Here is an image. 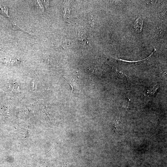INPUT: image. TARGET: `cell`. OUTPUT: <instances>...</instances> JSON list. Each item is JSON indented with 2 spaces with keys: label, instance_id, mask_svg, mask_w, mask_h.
<instances>
[{
  "label": "cell",
  "instance_id": "1",
  "mask_svg": "<svg viewBox=\"0 0 167 167\" xmlns=\"http://www.w3.org/2000/svg\"><path fill=\"white\" fill-rule=\"evenodd\" d=\"M143 24V21L140 18H138L136 20L135 27L136 31L138 32H140L142 29V25Z\"/></svg>",
  "mask_w": 167,
  "mask_h": 167
},
{
  "label": "cell",
  "instance_id": "2",
  "mask_svg": "<svg viewBox=\"0 0 167 167\" xmlns=\"http://www.w3.org/2000/svg\"><path fill=\"white\" fill-rule=\"evenodd\" d=\"M9 9L6 6L0 4V13L10 19V16L8 14Z\"/></svg>",
  "mask_w": 167,
  "mask_h": 167
},
{
  "label": "cell",
  "instance_id": "3",
  "mask_svg": "<svg viewBox=\"0 0 167 167\" xmlns=\"http://www.w3.org/2000/svg\"><path fill=\"white\" fill-rule=\"evenodd\" d=\"M158 87V86L157 85H155L152 88L148 91L147 94H148V95H151L153 94V93L155 92Z\"/></svg>",
  "mask_w": 167,
  "mask_h": 167
},
{
  "label": "cell",
  "instance_id": "4",
  "mask_svg": "<svg viewBox=\"0 0 167 167\" xmlns=\"http://www.w3.org/2000/svg\"><path fill=\"white\" fill-rule=\"evenodd\" d=\"M85 39V37L84 34L81 32H80L79 34V40L80 41H83Z\"/></svg>",
  "mask_w": 167,
  "mask_h": 167
},
{
  "label": "cell",
  "instance_id": "5",
  "mask_svg": "<svg viewBox=\"0 0 167 167\" xmlns=\"http://www.w3.org/2000/svg\"><path fill=\"white\" fill-rule=\"evenodd\" d=\"M37 2H38L39 6L41 9V11H42L44 12V7L41 2L40 0L37 1Z\"/></svg>",
  "mask_w": 167,
  "mask_h": 167
},
{
  "label": "cell",
  "instance_id": "6",
  "mask_svg": "<svg viewBox=\"0 0 167 167\" xmlns=\"http://www.w3.org/2000/svg\"><path fill=\"white\" fill-rule=\"evenodd\" d=\"M63 167H67V165L66 164L64 165Z\"/></svg>",
  "mask_w": 167,
  "mask_h": 167
}]
</instances>
